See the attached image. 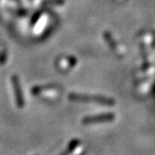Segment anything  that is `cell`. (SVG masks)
Returning <instances> with one entry per match:
<instances>
[{"mask_svg":"<svg viewBox=\"0 0 155 155\" xmlns=\"http://www.w3.org/2000/svg\"><path fill=\"white\" fill-rule=\"evenodd\" d=\"M69 98L72 99L74 101H80V102H89L93 101V103H97V104H104V105H112L113 101L109 100L108 98H104V97H88V96H81L78 94H71L69 95Z\"/></svg>","mask_w":155,"mask_h":155,"instance_id":"6da1fadb","label":"cell"},{"mask_svg":"<svg viewBox=\"0 0 155 155\" xmlns=\"http://www.w3.org/2000/svg\"><path fill=\"white\" fill-rule=\"evenodd\" d=\"M113 119V115L112 114H102V115H97V116H94V117H89L83 120L84 123L86 124H90V123H94V121H105V120H109Z\"/></svg>","mask_w":155,"mask_h":155,"instance_id":"7a4b0ae2","label":"cell"}]
</instances>
